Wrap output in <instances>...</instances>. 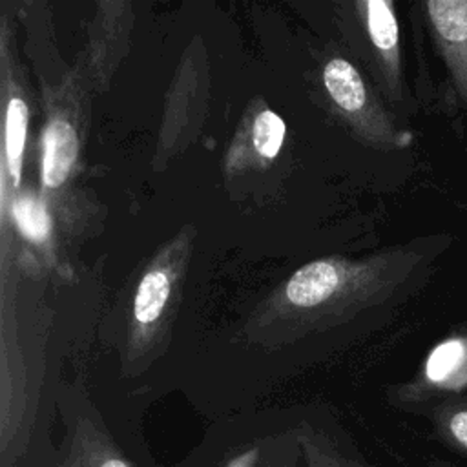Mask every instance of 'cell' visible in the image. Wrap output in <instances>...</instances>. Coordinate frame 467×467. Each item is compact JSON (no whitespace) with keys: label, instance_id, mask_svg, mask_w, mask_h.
<instances>
[{"label":"cell","instance_id":"6da1fadb","mask_svg":"<svg viewBox=\"0 0 467 467\" xmlns=\"http://www.w3.org/2000/svg\"><path fill=\"white\" fill-rule=\"evenodd\" d=\"M321 77L330 102L370 144L401 150L412 142V133L396 126L352 62L334 57L323 66Z\"/></svg>","mask_w":467,"mask_h":467},{"label":"cell","instance_id":"ba28073f","mask_svg":"<svg viewBox=\"0 0 467 467\" xmlns=\"http://www.w3.org/2000/svg\"><path fill=\"white\" fill-rule=\"evenodd\" d=\"M5 120H4V184L9 177L13 190H18L22 179V162L27 139L29 108L16 82L5 88Z\"/></svg>","mask_w":467,"mask_h":467},{"label":"cell","instance_id":"8fae6325","mask_svg":"<svg viewBox=\"0 0 467 467\" xmlns=\"http://www.w3.org/2000/svg\"><path fill=\"white\" fill-rule=\"evenodd\" d=\"M425 379L440 389L460 392V385L467 383V341L452 339L438 347L429 356Z\"/></svg>","mask_w":467,"mask_h":467},{"label":"cell","instance_id":"52a82bcc","mask_svg":"<svg viewBox=\"0 0 467 467\" xmlns=\"http://www.w3.org/2000/svg\"><path fill=\"white\" fill-rule=\"evenodd\" d=\"M286 126L283 119L268 108L259 109L248 122V131L241 133L228 155V166L237 168L252 162H270L281 151Z\"/></svg>","mask_w":467,"mask_h":467},{"label":"cell","instance_id":"3957f363","mask_svg":"<svg viewBox=\"0 0 467 467\" xmlns=\"http://www.w3.org/2000/svg\"><path fill=\"white\" fill-rule=\"evenodd\" d=\"M421 11L451 95L467 111V0H429Z\"/></svg>","mask_w":467,"mask_h":467},{"label":"cell","instance_id":"277c9868","mask_svg":"<svg viewBox=\"0 0 467 467\" xmlns=\"http://www.w3.org/2000/svg\"><path fill=\"white\" fill-rule=\"evenodd\" d=\"M80 153V126L75 113L64 104H51L42 130L40 181L42 197L57 206L58 199L69 190L77 173Z\"/></svg>","mask_w":467,"mask_h":467},{"label":"cell","instance_id":"30bf717a","mask_svg":"<svg viewBox=\"0 0 467 467\" xmlns=\"http://www.w3.org/2000/svg\"><path fill=\"white\" fill-rule=\"evenodd\" d=\"M436 436L452 451L467 452V394L447 392L429 409Z\"/></svg>","mask_w":467,"mask_h":467},{"label":"cell","instance_id":"8992f818","mask_svg":"<svg viewBox=\"0 0 467 467\" xmlns=\"http://www.w3.org/2000/svg\"><path fill=\"white\" fill-rule=\"evenodd\" d=\"M177 279L173 263L153 261L148 266L137 285L131 303L135 334L144 336L157 330L170 303L173 301Z\"/></svg>","mask_w":467,"mask_h":467},{"label":"cell","instance_id":"4fadbf2b","mask_svg":"<svg viewBox=\"0 0 467 467\" xmlns=\"http://www.w3.org/2000/svg\"><path fill=\"white\" fill-rule=\"evenodd\" d=\"M432 467H460V465L452 463V462H434Z\"/></svg>","mask_w":467,"mask_h":467},{"label":"cell","instance_id":"5b68a950","mask_svg":"<svg viewBox=\"0 0 467 467\" xmlns=\"http://www.w3.org/2000/svg\"><path fill=\"white\" fill-rule=\"evenodd\" d=\"M368 44L378 60L389 97L403 102L405 88L401 80V44L396 5L390 0H363L356 4Z\"/></svg>","mask_w":467,"mask_h":467},{"label":"cell","instance_id":"7c38bea8","mask_svg":"<svg viewBox=\"0 0 467 467\" xmlns=\"http://www.w3.org/2000/svg\"><path fill=\"white\" fill-rule=\"evenodd\" d=\"M99 467H130V465L124 460H120V458H109L104 463H100Z\"/></svg>","mask_w":467,"mask_h":467},{"label":"cell","instance_id":"9c48e42d","mask_svg":"<svg viewBox=\"0 0 467 467\" xmlns=\"http://www.w3.org/2000/svg\"><path fill=\"white\" fill-rule=\"evenodd\" d=\"M11 215L18 234L36 248H49L53 219L44 197L31 190H20L11 202Z\"/></svg>","mask_w":467,"mask_h":467},{"label":"cell","instance_id":"7a4b0ae2","mask_svg":"<svg viewBox=\"0 0 467 467\" xmlns=\"http://www.w3.org/2000/svg\"><path fill=\"white\" fill-rule=\"evenodd\" d=\"M410 248L412 243L358 268L334 259L312 261L290 275L283 290L285 299L296 308L319 306L321 303H327L330 297H334L341 286L345 288L348 283H359L392 268L410 252Z\"/></svg>","mask_w":467,"mask_h":467}]
</instances>
